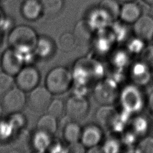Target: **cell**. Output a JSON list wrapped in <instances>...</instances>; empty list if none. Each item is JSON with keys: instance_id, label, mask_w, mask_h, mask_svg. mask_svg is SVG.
Returning a JSON list of instances; mask_svg holds the SVG:
<instances>
[{"instance_id": "cell-1", "label": "cell", "mask_w": 153, "mask_h": 153, "mask_svg": "<svg viewBox=\"0 0 153 153\" xmlns=\"http://www.w3.org/2000/svg\"><path fill=\"white\" fill-rule=\"evenodd\" d=\"M38 39L36 32L31 27L20 25L11 30L8 41L12 48L22 54H27L35 50Z\"/></svg>"}, {"instance_id": "cell-2", "label": "cell", "mask_w": 153, "mask_h": 153, "mask_svg": "<svg viewBox=\"0 0 153 153\" xmlns=\"http://www.w3.org/2000/svg\"><path fill=\"white\" fill-rule=\"evenodd\" d=\"M72 75L63 66H57L50 70L45 78V87L53 94L65 93L71 85Z\"/></svg>"}, {"instance_id": "cell-3", "label": "cell", "mask_w": 153, "mask_h": 153, "mask_svg": "<svg viewBox=\"0 0 153 153\" xmlns=\"http://www.w3.org/2000/svg\"><path fill=\"white\" fill-rule=\"evenodd\" d=\"M89 111L87 100L81 96H72L65 104V114L72 121H78L86 117Z\"/></svg>"}, {"instance_id": "cell-4", "label": "cell", "mask_w": 153, "mask_h": 153, "mask_svg": "<svg viewBox=\"0 0 153 153\" xmlns=\"http://www.w3.org/2000/svg\"><path fill=\"white\" fill-rule=\"evenodd\" d=\"M27 102L25 91L19 87H13L3 95L2 106L9 114L20 112Z\"/></svg>"}, {"instance_id": "cell-5", "label": "cell", "mask_w": 153, "mask_h": 153, "mask_svg": "<svg viewBox=\"0 0 153 153\" xmlns=\"http://www.w3.org/2000/svg\"><path fill=\"white\" fill-rule=\"evenodd\" d=\"M52 93L45 86H37L30 91L27 102L30 109L37 112L47 109L52 100Z\"/></svg>"}, {"instance_id": "cell-6", "label": "cell", "mask_w": 153, "mask_h": 153, "mask_svg": "<svg viewBox=\"0 0 153 153\" xmlns=\"http://www.w3.org/2000/svg\"><path fill=\"white\" fill-rule=\"evenodd\" d=\"M40 74L36 68L31 66L22 68L16 77L17 87L25 91H30L39 82Z\"/></svg>"}, {"instance_id": "cell-7", "label": "cell", "mask_w": 153, "mask_h": 153, "mask_svg": "<svg viewBox=\"0 0 153 153\" xmlns=\"http://www.w3.org/2000/svg\"><path fill=\"white\" fill-rule=\"evenodd\" d=\"M23 54L11 48L7 49L1 57V65L3 71L13 76L16 75L23 65Z\"/></svg>"}, {"instance_id": "cell-8", "label": "cell", "mask_w": 153, "mask_h": 153, "mask_svg": "<svg viewBox=\"0 0 153 153\" xmlns=\"http://www.w3.org/2000/svg\"><path fill=\"white\" fill-rule=\"evenodd\" d=\"M133 31L136 38L144 42L151 41L153 39V17L142 14L133 23Z\"/></svg>"}, {"instance_id": "cell-9", "label": "cell", "mask_w": 153, "mask_h": 153, "mask_svg": "<svg viewBox=\"0 0 153 153\" xmlns=\"http://www.w3.org/2000/svg\"><path fill=\"white\" fill-rule=\"evenodd\" d=\"M103 133L100 126L89 124L82 130L81 143L85 148H91L100 143L102 139Z\"/></svg>"}, {"instance_id": "cell-10", "label": "cell", "mask_w": 153, "mask_h": 153, "mask_svg": "<svg viewBox=\"0 0 153 153\" xmlns=\"http://www.w3.org/2000/svg\"><path fill=\"white\" fill-rule=\"evenodd\" d=\"M94 94L97 101L103 105H110L115 99L117 91L115 87L109 82H103L97 85Z\"/></svg>"}, {"instance_id": "cell-11", "label": "cell", "mask_w": 153, "mask_h": 153, "mask_svg": "<svg viewBox=\"0 0 153 153\" xmlns=\"http://www.w3.org/2000/svg\"><path fill=\"white\" fill-rule=\"evenodd\" d=\"M142 15V9L134 1L124 2L121 7L120 17L125 23L133 24Z\"/></svg>"}, {"instance_id": "cell-12", "label": "cell", "mask_w": 153, "mask_h": 153, "mask_svg": "<svg viewBox=\"0 0 153 153\" xmlns=\"http://www.w3.org/2000/svg\"><path fill=\"white\" fill-rule=\"evenodd\" d=\"M93 27L87 20H81L75 26L73 34L76 39V45L87 44L91 39L92 36Z\"/></svg>"}, {"instance_id": "cell-13", "label": "cell", "mask_w": 153, "mask_h": 153, "mask_svg": "<svg viewBox=\"0 0 153 153\" xmlns=\"http://www.w3.org/2000/svg\"><path fill=\"white\" fill-rule=\"evenodd\" d=\"M23 16L28 20H35L42 13L39 0H25L22 6Z\"/></svg>"}, {"instance_id": "cell-14", "label": "cell", "mask_w": 153, "mask_h": 153, "mask_svg": "<svg viewBox=\"0 0 153 153\" xmlns=\"http://www.w3.org/2000/svg\"><path fill=\"white\" fill-rule=\"evenodd\" d=\"M54 49L55 47L53 40L49 37L42 36L38 38L34 51L38 56L47 58L54 53Z\"/></svg>"}, {"instance_id": "cell-15", "label": "cell", "mask_w": 153, "mask_h": 153, "mask_svg": "<svg viewBox=\"0 0 153 153\" xmlns=\"http://www.w3.org/2000/svg\"><path fill=\"white\" fill-rule=\"evenodd\" d=\"M117 112L114 108L110 105H104L97 112V121L102 126L108 127L112 125L117 118Z\"/></svg>"}, {"instance_id": "cell-16", "label": "cell", "mask_w": 153, "mask_h": 153, "mask_svg": "<svg viewBox=\"0 0 153 153\" xmlns=\"http://www.w3.org/2000/svg\"><path fill=\"white\" fill-rule=\"evenodd\" d=\"M82 129L76 121H72L65 126L63 128V137L69 144L78 142L80 140Z\"/></svg>"}, {"instance_id": "cell-17", "label": "cell", "mask_w": 153, "mask_h": 153, "mask_svg": "<svg viewBox=\"0 0 153 153\" xmlns=\"http://www.w3.org/2000/svg\"><path fill=\"white\" fill-rule=\"evenodd\" d=\"M37 130L53 135L57 129V118L49 114L41 116L36 124Z\"/></svg>"}, {"instance_id": "cell-18", "label": "cell", "mask_w": 153, "mask_h": 153, "mask_svg": "<svg viewBox=\"0 0 153 153\" xmlns=\"http://www.w3.org/2000/svg\"><path fill=\"white\" fill-rule=\"evenodd\" d=\"M51 136L44 131L36 130L31 140L32 146L38 152H44L50 148Z\"/></svg>"}, {"instance_id": "cell-19", "label": "cell", "mask_w": 153, "mask_h": 153, "mask_svg": "<svg viewBox=\"0 0 153 153\" xmlns=\"http://www.w3.org/2000/svg\"><path fill=\"white\" fill-rule=\"evenodd\" d=\"M87 20L93 29L95 27H101L102 29L112 22L108 15L98 7L91 11Z\"/></svg>"}, {"instance_id": "cell-20", "label": "cell", "mask_w": 153, "mask_h": 153, "mask_svg": "<svg viewBox=\"0 0 153 153\" xmlns=\"http://www.w3.org/2000/svg\"><path fill=\"white\" fill-rule=\"evenodd\" d=\"M98 7L105 12L112 21L120 16L121 7L118 0H102Z\"/></svg>"}, {"instance_id": "cell-21", "label": "cell", "mask_w": 153, "mask_h": 153, "mask_svg": "<svg viewBox=\"0 0 153 153\" xmlns=\"http://www.w3.org/2000/svg\"><path fill=\"white\" fill-rule=\"evenodd\" d=\"M40 2L42 13L49 17L59 13L63 6V0H41Z\"/></svg>"}, {"instance_id": "cell-22", "label": "cell", "mask_w": 153, "mask_h": 153, "mask_svg": "<svg viewBox=\"0 0 153 153\" xmlns=\"http://www.w3.org/2000/svg\"><path fill=\"white\" fill-rule=\"evenodd\" d=\"M59 45L60 49L64 52L72 51L76 45V39L73 33L65 32L59 38Z\"/></svg>"}, {"instance_id": "cell-23", "label": "cell", "mask_w": 153, "mask_h": 153, "mask_svg": "<svg viewBox=\"0 0 153 153\" xmlns=\"http://www.w3.org/2000/svg\"><path fill=\"white\" fill-rule=\"evenodd\" d=\"M47 110L48 114L57 119L61 117L63 113L65 112V105L61 99H52L48 105Z\"/></svg>"}, {"instance_id": "cell-24", "label": "cell", "mask_w": 153, "mask_h": 153, "mask_svg": "<svg viewBox=\"0 0 153 153\" xmlns=\"http://www.w3.org/2000/svg\"><path fill=\"white\" fill-rule=\"evenodd\" d=\"M14 78L13 76L5 72H0V96H3L13 87Z\"/></svg>"}, {"instance_id": "cell-25", "label": "cell", "mask_w": 153, "mask_h": 153, "mask_svg": "<svg viewBox=\"0 0 153 153\" xmlns=\"http://www.w3.org/2000/svg\"><path fill=\"white\" fill-rule=\"evenodd\" d=\"M136 152L140 153H153V137L145 136L137 144Z\"/></svg>"}, {"instance_id": "cell-26", "label": "cell", "mask_w": 153, "mask_h": 153, "mask_svg": "<svg viewBox=\"0 0 153 153\" xmlns=\"http://www.w3.org/2000/svg\"><path fill=\"white\" fill-rule=\"evenodd\" d=\"M20 112L11 114L12 117L10 119V123L11 124L13 127H15L16 128H21L22 127L25 123V117L22 115V114H19Z\"/></svg>"}, {"instance_id": "cell-27", "label": "cell", "mask_w": 153, "mask_h": 153, "mask_svg": "<svg viewBox=\"0 0 153 153\" xmlns=\"http://www.w3.org/2000/svg\"><path fill=\"white\" fill-rule=\"evenodd\" d=\"M134 128L139 134H145L148 130V121L143 118H139L135 122Z\"/></svg>"}, {"instance_id": "cell-28", "label": "cell", "mask_w": 153, "mask_h": 153, "mask_svg": "<svg viewBox=\"0 0 153 153\" xmlns=\"http://www.w3.org/2000/svg\"><path fill=\"white\" fill-rule=\"evenodd\" d=\"M118 148V145L115 141L110 140L108 142H106L104 149L106 152H117Z\"/></svg>"}, {"instance_id": "cell-29", "label": "cell", "mask_w": 153, "mask_h": 153, "mask_svg": "<svg viewBox=\"0 0 153 153\" xmlns=\"http://www.w3.org/2000/svg\"><path fill=\"white\" fill-rule=\"evenodd\" d=\"M146 53V57L144 62L151 69H153V47H149Z\"/></svg>"}, {"instance_id": "cell-30", "label": "cell", "mask_w": 153, "mask_h": 153, "mask_svg": "<svg viewBox=\"0 0 153 153\" xmlns=\"http://www.w3.org/2000/svg\"><path fill=\"white\" fill-rule=\"evenodd\" d=\"M147 104L150 112L153 114V91L149 94L148 96Z\"/></svg>"}, {"instance_id": "cell-31", "label": "cell", "mask_w": 153, "mask_h": 153, "mask_svg": "<svg viewBox=\"0 0 153 153\" xmlns=\"http://www.w3.org/2000/svg\"><path fill=\"white\" fill-rule=\"evenodd\" d=\"M145 3L148 4L150 6L153 7V0H143Z\"/></svg>"}, {"instance_id": "cell-32", "label": "cell", "mask_w": 153, "mask_h": 153, "mask_svg": "<svg viewBox=\"0 0 153 153\" xmlns=\"http://www.w3.org/2000/svg\"><path fill=\"white\" fill-rule=\"evenodd\" d=\"M3 108L2 106V105H0V117L2 115V111H3Z\"/></svg>"}, {"instance_id": "cell-33", "label": "cell", "mask_w": 153, "mask_h": 153, "mask_svg": "<svg viewBox=\"0 0 153 153\" xmlns=\"http://www.w3.org/2000/svg\"><path fill=\"white\" fill-rule=\"evenodd\" d=\"M120 1H121L123 2H128V1H134V0H118Z\"/></svg>"}, {"instance_id": "cell-34", "label": "cell", "mask_w": 153, "mask_h": 153, "mask_svg": "<svg viewBox=\"0 0 153 153\" xmlns=\"http://www.w3.org/2000/svg\"><path fill=\"white\" fill-rule=\"evenodd\" d=\"M0 63H1V57H0Z\"/></svg>"}, {"instance_id": "cell-35", "label": "cell", "mask_w": 153, "mask_h": 153, "mask_svg": "<svg viewBox=\"0 0 153 153\" xmlns=\"http://www.w3.org/2000/svg\"><path fill=\"white\" fill-rule=\"evenodd\" d=\"M23 1H25V0H23Z\"/></svg>"}]
</instances>
